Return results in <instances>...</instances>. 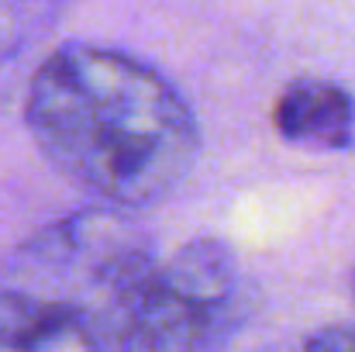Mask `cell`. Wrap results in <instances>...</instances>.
I'll list each match as a JSON object with an SVG mask.
<instances>
[{
    "mask_svg": "<svg viewBox=\"0 0 355 352\" xmlns=\"http://www.w3.org/2000/svg\"><path fill=\"white\" fill-rule=\"evenodd\" d=\"M24 117L45 159L114 208L166 201L200 152L197 117L166 76L83 42L38 66Z\"/></svg>",
    "mask_w": 355,
    "mask_h": 352,
    "instance_id": "1",
    "label": "cell"
},
{
    "mask_svg": "<svg viewBox=\"0 0 355 352\" xmlns=\"http://www.w3.org/2000/svg\"><path fill=\"white\" fill-rule=\"evenodd\" d=\"M241 318L235 252L193 238L166 262H148L124 290L94 311L97 349H204L232 335Z\"/></svg>",
    "mask_w": 355,
    "mask_h": 352,
    "instance_id": "2",
    "label": "cell"
},
{
    "mask_svg": "<svg viewBox=\"0 0 355 352\" xmlns=\"http://www.w3.org/2000/svg\"><path fill=\"white\" fill-rule=\"evenodd\" d=\"M148 262L155 252L141 225L111 211H83L31 235L3 276L17 290L73 301L94 315Z\"/></svg>",
    "mask_w": 355,
    "mask_h": 352,
    "instance_id": "3",
    "label": "cell"
},
{
    "mask_svg": "<svg viewBox=\"0 0 355 352\" xmlns=\"http://www.w3.org/2000/svg\"><path fill=\"white\" fill-rule=\"evenodd\" d=\"M0 349H97L94 315L73 301L0 290Z\"/></svg>",
    "mask_w": 355,
    "mask_h": 352,
    "instance_id": "4",
    "label": "cell"
},
{
    "mask_svg": "<svg viewBox=\"0 0 355 352\" xmlns=\"http://www.w3.org/2000/svg\"><path fill=\"white\" fill-rule=\"evenodd\" d=\"M272 124L286 142L304 149H349L355 135V101L331 80H297L279 94Z\"/></svg>",
    "mask_w": 355,
    "mask_h": 352,
    "instance_id": "5",
    "label": "cell"
},
{
    "mask_svg": "<svg viewBox=\"0 0 355 352\" xmlns=\"http://www.w3.org/2000/svg\"><path fill=\"white\" fill-rule=\"evenodd\" d=\"M307 349H355V332L349 325H331L307 339Z\"/></svg>",
    "mask_w": 355,
    "mask_h": 352,
    "instance_id": "6",
    "label": "cell"
}]
</instances>
